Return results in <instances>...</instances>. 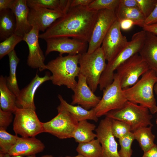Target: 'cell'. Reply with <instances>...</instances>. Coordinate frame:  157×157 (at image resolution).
I'll return each mask as SVG.
<instances>
[{"label": "cell", "instance_id": "obj_1", "mask_svg": "<svg viewBox=\"0 0 157 157\" xmlns=\"http://www.w3.org/2000/svg\"><path fill=\"white\" fill-rule=\"evenodd\" d=\"M98 12L90 10L86 7H70L44 32L39 34V38L45 40L70 38L88 43Z\"/></svg>", "mask_w": 157, "mask_h": 157}, {"label": "cell", "instance_id": "obj_2", "mask_svg": "<svg viewBox=\"0 0 157 157\" xmlns=\"http://www.w3.org/2000/svg\"><path fill=\"white\" fill-rule=\"evenodd\" d=\"M79 56L80 54L59 56L46 65V69L52 74L51 81L53 84L65 86L74 91L77 83L75 78L80 74Z\"/></svg>", "mask_w": 157, "mask_h": 157}, {"label": "cell", "instance_id": "obj_3", "mask_svg": "<svg viewBox=\"0 0 157 157\" xmlns=\"http://www.w3.org/2000/svg\"><path fill=\"white\" fill-rule=\"evenodd\" d=\"M157 74L149 69L132 86L123 90L128 101L148 108L152 114L157 113V106L154 93Z\"/></svg>", "mask_w": 157, "mask_h": 157}, {"label": "cell", "instance_id": "obj_4", "mask_svg": "<svg viewBox=\"0 0 157 157\" xmlns=\"http://www.w3.org/2000/svg\"><path fill=\"white\" fill-rule=\"evenodd\" d=\"M106 58L101 47L92 53L87 52L80 54L78 63L80 74L85 78L93 92L99 85L100 78L106 67Z\"/></svg>", "mask_w": 157, "mask_h": 157}, {"label": "cell", "instance_id": "obj_5", "mask_svg": "<svg viewBox=\"0 0 157 157\" xmlns=\"http://www.w3.org/2000/svg\"><path fill=\"white\" fill-rule=\"evenodd\" d=\"M146 32L139 31L133 35L131 40L113 59L108 62L106 67L102 74L99 82L100 90H103L113 80L114 72L122 64L136 53H138L144 42Z\"/></svg>", "mask_w": 157, "mask_h": 157}, {"label": "cell", "instance_id": "obj_6", "mask_svg": "<svg viewBox=\"0 0 157 157\" xmlns=\"http://www.w3.org/2000/svg\"><path fill=\"white\" fill-rule=\"evenodd\" d=\"M106 115L127 123L132 132L141 127L153 126L151 122L152 116L148 108L128 101L121 108L110 111Z\"/></svg>", "mask_w": 157, "mask_h": 157}, {"label": "cell", "instance_id": "obj_7", "mask_svg": "<svg viewBox=\"0 0 157 157\" xmlns=\"http://www.w3.org/2000/svg\"><path fill=\"white\" fill-rule=\"evenodd\" d=\"M103 91L102 98L96 106L93 108L98 118L106 115L110 111L121 108L128 101L121 86L120 77L116 73H114L112 83Z\"/></svg>", "mask_w": 157, "mask_h": 157}, {"label": "cell", "instance_id": "obj_8", "mask_svg": "<svg viewBox=\"0 0 157 157\" xmlns=\"http://www.w3.org/2000/svg\"><path fill=\"white\" fill-rule=\"evenodd\" d=\"M58 114L49 121L42 123L44 132L61 139L72 138L78 122L60 103L57 108Z\"/></svg>", "mask_w": 157, "mask_h": 157}, {"label": "cell", "instance_id": "obj_9", "mask_svg": "<svg viewBox=\"0 0 157 157\" xmlns=\"http://www.w3.org/2000/svg\"><path fill=\"white\" fill-rule=\"evenodd\" d=\"M35 110L18 108L14 114L13 130L22 137H34L44 132L42 122L39 119Z\"/></svg>", "mask_w": 157, "mask_h": 157}, {"label": "cell", "instance_id": "obj_10", "mask_svg": "<svg viewBox=\"0 0 157 157\" xmlns=\"http://www.w3.org/2000/svg\"><path fill=\"white\" fill-rule=\"evenodd\" d=\"M149 69L147 63L138 53L122 64L116 70L120 77L122 88L124 90L134 84L140 76Z\"/></svg>", "mask_w": 157, "mask_h": 157}, {"label": "cell", "instance_id": "obj_11", "mask_svg": "<svg viewBox=\"0 0 157 157\" xmlns=\"http://www.w3.org/2000/svg\"><path fill=\"white\" fill-rule=\"evenodd\" d=\"M117 19L115 11L104 9L98 11L87 52L92 53L101 46L104 38Z\"/></svg>", "mask_w": 157, "mask_h": 157}, {"label": "cell", "instance_id": "obj_12", "mask_svg": "<svg viewBox=\"0 0 157 157\" xmlns=\"http://www.w3.org/2000/svg\"><path fill=\"white\" fill-rule=\"evenodd\" d=\"M128 42L126 37L122 34L119 22L117 19L105 36L101 46L108 62L119 53Z\"/></svg>", "mask_w": 157, "mask_h": 157}, {"label": "cell", "instance_id": "obj_13", "mask_svg": "<svg viewBox=\"0 0 157 157\" xmlns=\"http://www.w3.org/2000/svg\"><path fill=\"white\" fill-rule=\"evenodd\" d=\"M47 43L46 56L53 51H57L59 56L64 53L75 55L87 51L88 43L77 39L67 38H52L45 40Z\"/></svg>", "mask_w": 157, "mask_h": 157}, {"label": "cell", "instance_id": "obj_14", "mask_svg": "<svg viewBox=\"0 0 157 157\" xmlns=\"http://www.w3.org/2000/svg\"><path fill=\"white\" fill-rule=\"evenodd\" d=\"M112 120L106 117L100 121L95 129L96 138L101 146L102 157H120L118 143L111 130Z\"/></svg>", "mask_w": 157, "mask_h": 157}, {"label": "cell", "instance_id": "obj_15", "mask_svg": "<svg viewBox=\"0 0 157 157\" xmlns=\"http://www.w3.org/2000/svg\"><path fill=\"white\" fill-rule=\"evenodd\" d=\"M39 31L37 28L33 27L23 38V40L26 42L28 47L27 64L31 68L38 69L42 72L46 69L44 63L45 57L39 42Z\"/></svg>", "mask_w": 157, "mask_h": 157}, {"label": "cell", "instance_id": "obj_16", "mask_svg": "<svg viewBox=\"0 0 157 157\" xmlns=\"http://www.w3.org/2000/svg\"><path fill=\"white\" fill-rule=\"evenodd\" d=\"M29 8L28 16L29 24L32 27H36L40 31L43 32L68 10H52L39 7Z\"/></svg>", "mask_w": 157, "mask_h": 157}, {"label": "cell", "instance_id": "obj_17", "mask_svg": "<svg viewBox=\"0 0 157 157\" xmlns=\"http://www.w3.org/2000/svg\"><path fill=\"white\" fill-rule=\"evenodd\" d=\"M78 78L71 104H78L87 110L95 108L99 102L101 97L94 94L84 76L79 74Z\"/></svg>", "mask_w": 157, "mask_h": 157}, {"label": "cell", "instance_id": "obj_18", "mask_svg": "<svg viewBox=\"0 0 157 157\" xmlns=\"http://www.w3.org/2000/svg\"><path fill=\"white\" fill-rule=\"evenodd\" d=\"M51 80V76L47 74L43 77H40L37 73L29 83L20 90L17 97V107L20 108H30L35 110L36 107L34 103L35 93L42 84Z\"/></svg>", "mask_w": 157, "mask_h": 157}, {"label": "cell", "instance_id": "obj_19", "mask_svg": "<svg viewBox=\"0 0 157 157\" xmlns=\"http://www.w3.org/2000/svg\"><path fill=\"white\" fill-rule=\"evenodd\" d=\"M44 148V144L35 137H19L8 154L12 156H28L42 152Z\"/></svg>", "mask_w": 157, "mask_h": 157}, {"label": "cell", "instance_id": "obj_20", "mask_svg": "<svg viewBox=\"0 0 157 157\" xmlns=\"http://www.w3.org/2000/svg\"><path fill=\"white\" fill-rule=\"evenodd\" d=\"M27 0H15L10 9L15 17L16 27L15 34L23 38L32 29L28 20L30 8Z\"/></svg>", "mask_w": 157, "mask_h": 157}, {"label": "cell", "instance_id": "obj_21", "mask_svg": "<svg viewBox=\"0 0 157 157\" xmlns=\"http://www.w3.org/2000/svg\"><path fill=\"white\" fill-rule=\"evenodd\" d=\"M146 32L144 42L138 53L147 63L150 69L157 74V36Z\"/></svg>", "mask_w": 157, "mask_h": 157}, {"label": "cell", "instance_id": "obj_22", "mask_svg": "<svg viewBox=\"0 0 157 157\" xmlns=\"http://www.w3.org/2000/svg\"><path fill=\"white\" fill-rule=\"evenodd\" d=\"M6 76H0V108L4 111L14 113L18 108L16 96L9 89Z\"/></svg>", "mask_w": 157, "mask_h": 157}, {"label": "cell", "instance_id": "obj_23", "mask_svg": "<svg viewBox=\"0 0 157 157\" xmlns=\"http://www.w3.org/2000/svg\"><path fill=\"white\" fill-rule=\"evenodd\" d=\"M16 24L15 15L10 9L0 11V41L15 34Z\"/></svg>", "mask_w": 157, "mask_h": 157}, {"label": "cell", "instance_id": "obj_24", "mask_svg": "<svg viewBox=\"0 0 157 157\" xmlns=\"http://www.w3.org/2000/svg\"><path fill=\"white\" fill-rule=\"evenodd\" d=\"M117 20L119 22L124 19L132 20L135 25L143 28L146 19L139 8H129L119 4L115 10Z\"/></svg>", "mask_w": 157, "mask_h": 157}, {"label": "cell", "instance_id": "obj_25", "mask_svg": "<svg viewBox=\"0 0 157 157\" xmlns=\"http://www.w3.org/2000/svg\"><path fill=\"white\" fill-rule=\"evenodd\" d=\"M58 97L60 103L78 122L87 120L98 122V117L96 116L93 108L87 110L80 106H75L69 104L60 94H58Z\"/></svg>", "mask_w": 157, "mask_h": 157}, {"label": "cell", "instance_id": "obj_26", "mask_svg": "<svg viewBox=\"0 0 157 157\" xmlns=\"http://www.w3.org/2000/svg\"><path fill=\"white\" fill-rule=\"evenodd\" d=\"M96 126L94 124L84 120L78 122L72 135L75 141L78 143L90 142L97 137L96 134L93 131Z\"/></svg>", "mask_w": 157, "mask_h": 157}, {"label": "cell", "instance_id": "obj_27", "mask_svg": "<svg viewBox=\"0 0 157 157\" xmlns=\"http://www.w3.org/2000/svg\"><path fill=\"white\" fill-rule=\"evenodd\" d=\"M153 126L141 127L132 132L135 140L138 141L144 152L149 150L155 144L154 142L155 136L151 131Z\"/></svg>", "mask_w": 157, "mask_h": 157}, {"label": "cell", "instance_id": "obj_28", "mask_svg": "<svg viewBox=\"0 0 157 157\" xmlns=\"http://www.w3.org/2000/svg\"><path fill=\"white\" fill-rule=\"evenodd\" d=\"M8 55L9 58L10 73L9 76L6 78L7 85L9 89L17 97L20 90L17 83L16 72L20 59L17 56L15 50Z\"/></svg>", "mask_w": 157, "mask_h": 157}, {"label": "cell", "instance_id": "obj_29", "mask_svg": "<svg viewBox=\"0 0 157 157\" xmlns=\"http://www.w3.org/2000/svg\"><path fill=\"white\" fill-rule=\"evenodd\" d=\"M71 0H27L29 8L39 7L52 10H67L70 8Z\"/></svg>", "mask_w": 157, "mask_h": 157}, {"label": "cell", "instance_id": "obj_30", "mask_svg": "<svg viewBox=\"0 0 157 157\" xmlns=\"http://www.w3.org/2000/svg\"><path fill=\"white\" fill-rule=\"evenodd\" d=\"M76 150L84 157H102L101 146L98 139L79 143Z\"/></svg>", "mask_w": 157, "mask_h": 157}, {"label": "cell", "instance_id": "obj_31", "mask_svg": "<svg viewBox=\"0 0 157 157\" xmlns=\"http://www.w3.org/2000/svg\"><path fill=\"white\" fill-rule=\"evenodd\" d=\"M19 137L17 135L11 134L6 130L0 129V152L8 154L9 150L15 144Z\"/></svg>", "mask_w": 157, "mask_h": 157}, {"label": "cell", "instance_id": "obj_32", "mask_svg": "<svg viewBox=\"0 0 157 157\" xmlns=\"http://www.w3.org/2000/svg\"><path fill=\"white\" fill-rule=\"evenodd\" d=\"M22 40V38L14 34L1 42L0 43V59L14 50L16 45Z\"/></svg>", "mask_w": 157, "mask_h": 157}, {"label": "cell", "instance_id": "obj_33", "mask_svg": "<svg viewBox=\"0 0 157 157\" xmlns=\"http://www.w3.org/2000/svg\"><path fill=\"white\" fill-rule=\"evenodd\" d=\"M135 140L133 133L130 132L123 138L119 139L120 149L118 151L120 157H131L133 150L131 146Z\"/></svg>", "mask_w": 157, "mask_h": 157}, {"label": "cell", "instance_id": "obj_34", "mask_svg": "<svg viewBox=\"0 0 157 157\" xmlns=\"http://www.w3.org/2000/svg\"><path fill=\"white\" fill-rule=\"evenodd\" d=\"M119 2L120 0H93L87 8L96 11L104 9L115 11Z\"/></svg>", "mask_w": 157, "mask_h": 157}, {"label": "cell", "instance_id": "obj_35", "mask_svg": "<svg viewBox=\"0 0 157 157\" xmlns=\"http://www.w3.org/2000/svg\"><path fill=\"white\" fill-rule=\"evenodd\" d=\"M111 130L114 136L119 139L131 132V126L128 124L122 121L114 119L112 120Z\"/></svg>", "mask_w": 157, "mask_h": 157}, {"label": "cell", "instance_id": "obj_36", "mask_svg": "<svg viewBox=\"0 0 157 157\" xmlns=\"http://www.w3.org/2000/svg\"><path fill=\"white\" fill-rule=\"evenodd\" d=\"M139 9L145 18L151 13L157 3V0H137Z\"/></svg>", "mask_w": 157, "mask_h": 157}, {"label": "cell", "instance_id": "obj_37", "mask_svg": "<svg viewBox=\"0 0 157 157\" xmlns=\"http://www.w3.org/2000/svg\"><path fill=\"white\" fill-rule=\"evenodd\" d=\"M12 113L4 111L0 108V129L6 130L12 121Z\"/></svg>", "mask_w": 157, "mask_h": 157}, {"label": "cell", "instance_id": "obj_38", "mask_svg": "<svg viewBox=\"0 0 157 157\" xmlns=\"http://www.w3.org/2000/svg\"><path fill=\"white\" fill-rule=\"evenodd\" d=\"M157 23V3L151 14L146 18L144 22V25H151Z\"/></svg>", "mask_w": 157, "mask_h": 157}, {"label": "cell", "instance_id": "obj_39", "mask_svg": "<svg viewBox=\"0 0 157 157\" xmlns=\"http://www.w3.org/2000/svg\"><path fill=\"white\" fill-rule=\"evenodd\" d=\"M119 22L121 29L125 31L130 30L135 25L132 20L128 19H123Z\"/></svg>", "mask_w": 157, "mask_h": 157}, {"label": "cell", "instance_id": "obj_40", "mask_svg": "<svg viewBox=\"0 0 157 157\" xmlns=\"http://www.w3.org/2000/svg\"><path fill=\"white\" fill-rule=\"evenodd\" d=\"M93 0H71L70 7L81 6L87 7Z\"/></svg>", "mask_w": 157, "mask_h": 157}, {"label": "cell", "instance_id": "obj_41", "mask_svg": "<svg viewBox=\"0 0 157 157\" xmlns=\"http://www.w3.org/2000/svg\"><path fill=\"white\" fill-rule=\"evenodd\" d=\"M119 4L127 7L139 8L137 0H120Z\"/></svg>", "mask_w": 157, "mask_h": 157}, {"label": "cell", "instance_id": "obj_42", "mask_svg": "<svg viewBox=\"0 0 157 157\" xmlns=\"http://www.w3.org/2000/svg\"><path fill=\"white\" fill-rule=\"evenodd\" d=\"M15 0H0V11L10 9Z\"/></svg>", "mask_w": 157, "mask_h": 157}, {"label": "cell", "instance_id": "obj_43", "mask_svg": "<svg viewBox=\"0 0 157 157\" xmlns=\"http://www.w3.org/2000/svg\"><path fill=\"white\" fill-rule=\"evenodd\" d=\"M142 157H157V146L155 144L147 151L144 152Z\"/></svg>", "mask_w": 157, "mask_h": 157}, {"label": "cell", "instance_id": "obj_44", "mask_svg": "<svg viewBox=\"0 0 157 157\" xmlns=\"http://www.w3.org/2000/svg\"><path fill=\"white\" fill-rule=\"evenodd\" d=\"M143 30L157 35V23L150 25H144Z\"/></svg>", "mask_w": 157, "mask_h": 157}, {"label": "cell", "instance_id": "obj_45", "mask_svg": "<svg viewBox=\"0 0 157 157\" xmlns=\"http://www.w3.org/2000/svg\"><path fill=\"white\" fill-rule=\"evenodd\" d=\"M4 157H36V156L35 155L26 157L22 156H12L9 155L8 154H5Z\"/></svg>", "mask_w": 157, "mask_h": 157}, {"label": "cell", "instance_id": "obj_46", "mask_svg": "<svg viewBox=\"0 0 157 157\" xmlns=\"http://www.w3.org/2000/svg\"><path fill=\"white\" fill-rule=\"evenodd\" d=\"M154 91L156 94L157 95V77L156 81L154 87Z\"/></svg>", "mask_w": 157, "mask_h": 157}, {"label": "cell", "instance_id": "obj_47", "mask_svg": "<svg viewBox=\"0 0 157 157\" xmlns=\"http://www.w3.org/2000/svg\"><path fill=\"white\" fill-rule=\"evenodd\" d=\"M65 157H84L80 154H78V155L75 156H65Z\"/></svg>", "mask_w": 157, "mask_h": 157}, {"label": "cell", "instance_id": "obj_48", "mask_svg": "<svg viewBox=\"0 0 157 157\" xmlns=\"http://www.w3.org/2000/svg\"><path fill=\"white\" fill-rule=\"evenodd\" d=\"M41 157H54L51 155H45L43 156H41ZM62 157L60 156V157Z\"/></svg>", "mask_w": 157, "mask_h": 157}, {"label": "cell", "instance_id": "obj_49", "mask_svg": "<svg viewBox=\"0 0 157 157\" xmlns=\"http://www.w3.org/2000/svg\"><path fill=\"white\" fill-rule=\"evenodd\" d=\"M156 123L157 124V118L156 120Z\"/></svg>", "mask_w": 157, "mask_h": 157}]
</instances>
